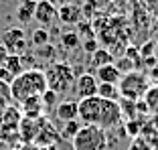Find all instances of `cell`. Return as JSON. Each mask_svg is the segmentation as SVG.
Masks as SVG:
<instances>
[{
	"mask_svg": "<svg viewBox=\"0 0 158 150\" xmlns=\"http://www.w3.org/2000/svg\"><path fill=\"white\" fill-rule=\"evenodd\" d=\"M152 49H154V43H146L140 53H142V57H148V55H152Z\"/></svg>",
	"mask_w": 158,
	"mask_h": 150,
	"instance_id": "obj_29",
	"label": "cell"
},
{
	"mask_svg": "<svg viewBox=\"0 0 158 150\" xmlns=\"http://www.w3.org/2000/svg\"><path fill=\"white\" fill-rule=\"evenodd\" d=\"M77 106H79L77 120L81 124L98 126L107 132L110 128L120 126V122H122L120 102H112V99H103L99 95H93V98L77 102Z\"/></svg>",
	"mask_w": 158,
	"mask_h": 150,
	"instance_id": "obj_1",
	"label": "cell"
},
{
	"mask_svg": "<svg viewBox=\"0 0 158 150\" xmlns=\"http://www.w3.org/2000/svg\"><path fill=\"white\" fill-rule=\"evenodd\" d=\"M79 128H81V122H79V120H71V122H65V124H63L61 134H63V138H67V140H73L75 134L79 132Z\"/></svg>",
	"mask_w": 158,
	"mask_h": 150,
	"instance_id": "obj_24",
	"label": "cell"
},
{
	"mask_svg": "<svg viewBox=\"0 0 158 150\" xmlns=\"http://www.w3.org/2000/svg\"><path fill=\"white\" fill-rule=\"evenodd\" d=\"M12 106V94H10V83L0 81V114L4 112L6 108Z\"/></svg>",
	"mask_w": 158,
	"mask_h": 150,
	"instance_id": "obj_20",
	"label": "cell"
},
{
	"mask_svg": "<svg viewBox=\"0 0 158 150\" xmlns=\"http://www.w3.org/2000/svg\"><path fill=\"white\" fill-rule=\"evenodd\" d=\"M57 142H59V134H57V130L53 128L51 122H47V120H45L33 144L39 146V148H45V150H47V148H53Z\"/></svg>",
	"mask_w": 158,
	"mask_h": 150,
	"instance_id": "obj_10",
	"label": "cell"
},
{
	"mask_svg": "<svg viewBox=\"0 0 158 150\" xmlns=\"http://www.w3.org/2000/svg\"><path fill=\"white\" fill-rule=\"evenodd\" d=\"M61 45L65 49H69V51H73V49H77L79 45H81V41H79V33H75V31H67V33L61 35Z\"/></svg>",
	"mask_w": 158,
	"mask_h": 150,
	"instance_id": "obj_21",
	"label": "cell"
},
{
	"mask_svg": "<svg viewBox=\"0 0 158 150\" xmlns=\"http://www.w3.org/2000/svg\"><path fill=\"white\" fill-rule=\"evenodd\" d=\"M43 122H45L43 118H37V120H33V118H23L20 124H19L20 140H23L24 144H33L37 134H39V130H41V126H43Z\"/></svg>",
	"mask_w": 158,
	"mask_h": 150,
	"instance_id": "obj_9",
	"label": "cell"
},
{
	"mask_svg": "<svg viewBox=\"0 0 158 150\" xmlns=\"http://www.w3.org/2000/svg\"><path fill=\"white\" fill-rule=\"evenodd\" d=\"M0 45L8 51V55H19V57H23L24 53H27V47H28L27 33H24L23 28H6L4 35H2Z\"/></svg>",
	"mask_w": 158,
	"mask_h": 150,
	"instance_id": "obj_6",
	"label": "cell"
},
{
	"mask_svg": "<svg viewBox=\"0 0 158 150\" xmlns=\"http://www.w3.org/2000/svg\"><path fill=\"white\" fill-rule=\"evenodd\" d=\"M12 79H14L12 75H10L4 67H0V81H4V83H12Z\"/></svg>",
	"mask_w": 158,
	"mask_h": 150,
	"instance_id": "obj_27",
	"label": "cell"
},
{
	"mask_svg": "<svg viewBox=\"0 0 158 150\" xmlns=\"http://www.w3.org/2000/svg\"><path fill=\"white\" fill-rule=\"evenodd\" d=\"M77 114H79V106L77 102L73 99H65V102H59L55 108V116L59 118L61 122H71V120H77Z\"/></svg>",
	"mask_w": 158,
	"mask_h": 150,
	"instance_id": "obj_13",
	"label": "cell"
},
{
	"mask_svg": "<svg viewBox=\"0 0 158 150\" xmlns=\"http://www.w3.org/2000/svg\"><path fill=\"white\" fill-rule=\"evenodd\" d=\"M33 19L37 20L43 28H49L57 19V6L53 4L51 0H41V2H37V6H35Z\"/></svg>",
	"mask_w": 158,
	"mask_h": 150,
	"instance_id": "obj_8",
	"label": "cell"
},
{
	"mask_svg": "<svg viewBox=\"0 0 158 150\" xmlns=\"http://www.w3.org/2000/svg\"><path fill=\"white\" fill-rule=\"evenodd\" d=\"M98 85H99V81L95 79V75H91V73L77 75V79H75V83H73L77 99L81 102V99H87V98L98 95Z\"/></svg>",
	"mask_w": 158,
	"mask_h": 150,
	"instance_id": "obj_7",
	"label": "cell"
},
{
	"mask_svg": "<svg viewBox=\"0 0 158 150\" xmlns=\"http://www.w3.org/2000/svg\"><path fill=\"white\" fill-rule=\"evenodd\" d=\"M73 150H107V132L98 126L81 124L79 132L71 140Z\"/></svg>",
	"mask_w": 158,
	"mask_h": 150,
	"instance_id": "obj_4",
	"label": "cell"
},
{
	"mask_svg": "<svg viewBox=\"0 0 158 150\" xmlns=\"http://www.w3.org/2000/svg\"><path fill=\"white\" fill-rule=\"evenodd\" d=\"M20 120H23V112H20L19 108H6L4 112L0 114V128L4 132H19V124Z\"/></svg>",
	"mask_w": 158,
	"mask_h": 150,
	"instance_id": "obj_11",
	"label": "cell"
},
{
	"mask_svg": "<svg viewBox=\"0 0 158 150\" xmlns=\"http://www.w3.org/2000/svg\"><path fill=\"white\" fill-rule=\"evenodd\" d=\"M120 77H122V73L118 71V67L114 65V63H110V65H103V67H99V69L95 71V79H98L99 83H112V85H118Z\"/></svg>",
	"mask_w": 158,
	"mask_h": 150,
	"instance_id": "obj_15",
	"label": "cell"
},
{
	"mask_svg": "<svg viewBox=\"0 0 158 150\" xmlns=\"http://www.w3.org/2000/svg\"><path fill=\"white\" fill-rule=\"evenodd\" d=\"M83 49H85L87 53H95V51H98V43L93 41V39H89V41H85Z\"/></svg>",
	"mask_w": 158,
	"mask_h": 150,
	"instance_id": "obj_28",
	"label": "cell"
},
{
	"mask_svg": "<svg viewBox=\"0 0 158 150\" xmlns=\"http://www.w3.org/2000/svg\"><path fill=\"white\" fill-rule=\"evenodd\" d=\"M47 89L49 87H47V77L43 69H24L10 83L12 102H16V103H23L31 98L43 95Z\"/></svg>",
	"mask_w": 158,
	"mask_h": 150,
	"instance_id": "obj_2",
	"label": "cell"
},
{
	"mask_svg": "<svg viewBox=\"0 0 158 150\" xmlns=\"http://www.w3.org/2000/svg\"><path fill=\"white\" fill-rule=\"evenodd\" d=\"M24 150H45V148H39L35 144H24Z\"/></svg>",
	"mask_w": 158,
	"mask_h": 150,
	"instance_id": "obj_32",
	"label": "cell"
},
{
	"mask_svg": "<svg viewBox=\"0 0 158 150\" xmlns=\"http://www.w3.org/2000/svg\"><path fill=\"white\" fill-rule=\"evenodd\" d=\"M35 57H39V59H55V47L43 45V47H39V51H35Z\"/></svg>",
	"mask_w": 158,
	"mask_h": 150,
	"instance_id": "obj_26",
	"label": "cell"
},
{
	"mask_svg": "<svg viewBox=\"0 0 158 150\" xmlns=\"http://www.w3.org/2000/svg\"><path fill=\"white\" fill-rule=\"evenodd\" d=\"M98 95L103 99H112V102H118L120 98V91H118V85L112 83H99L98 85Z\"/></svg>",
	"mask_w": 158,
	"mask_h": 150,
	"instance_id": "obj_19",
	"label": "cell"
},
{
	"mask_svg": "<svg viewBox=\"0 0 158 150\" xmlns=\"http://www.w3.org/2000/svg\"><path fill=\"white\" fill-rule=\"evenodd\" d=\"M4 67L6 71H8L12 77H16V75H20L24 71V65H23V57H19V55H8L6 57V61H4Z\"/></svg>",
	"mask_w": 158,
	"mask_h": 150,
	"instance_id": "obj_16",
	"label": "cell"
},
{
	"mask_svg": "<svg viewBox=\"0 0 158 150\" xmlns=\"http://www.w3.org/2000/svg\"><path fill=\"white\" fill-rule=\"evenodd\" d=\"M41 99H43V106H45V116H47V112H55L57 103H59V95H57L55 91L47 89L45 94L41 95Z\"/></svg>",
	"mask_w": 158,
	"mask_h": 150,
	"instance_id": "obj_22",
	"label": "cell"
},
{
	"mask_svg": "<svg viewBox=\"0 0 158 150\" xmlns=\"http://www.w3.org/2000/svg\"><path fill=\"white\" fill-rule=\"evenodd\" d=\"M31 43H33L35 47H43V45H49V28H37V31H33V35H31Z\"/></svg>",
	"mask_w": 158,
	"mask_h": 150,
	"instance_id": "obj_23",
	"label": "cell"
},
{
	"mask_svg": "<svg viewBox=\"0 0 158 150\" xmlns=\"http://www.w3.org/2000/svg\"><path fill=\"white\" fill-rule=\"evenodd\" d=\"M35 2H41V0H35Z\"/></svg>",
	"mask_w": 158,
	"mask_h": 150,
	"instance_id": "obj_33",
	"label": "cell"
},
{
	"mask_svg": "<svg viewBox=\"0 0 158 150\" xmlns=\"http://www.w3.org/2000/svg\"><path fill=\"white\" fill-rule=\"evenodd\" d=\"M6 57H8V51H6L2 45H0V67L4 65V61H6Z\"/></svg>",
	"mask_w": 158,
	"mask_h": 150,
	"instance_id": "obj_30",
	"label": "cell"
},
{
	"mask_svg": "<svg viewBox=\"0 0 158 150\" xmlns=\"http://www.w3.org/2000/svg\"><path fill=\"white\" fill-rule=\"evenodd\" d=\"M12 150H19V148H12Z\"/></svg>",
	"mask_w": 158,
	"mask_h": 150,
	"instance_id": "obj_34",
	"label": "cell"
},
{
	"mask_svg": "<svg viewBox=\"0 0 158 150\" xmlns=\"http://www.w3.org/2000/svg\"><path fill=\"white\" fill-rule=\"evenodd\" d=\"M114 65L118 67V71H120L122 75H126V73H130V71H134L136 69V63L132 61V59H128V57H122L118 63H114Z\"/></svg>",
	"mask_w": 158,
	"mask_h": 150,
	"instance_id": "obj_25",
	"label": "cell"
},
{
	"mask_svg": "<svg viewBox=\"0 0 158 150\" xmlns=\"http://www.w3.org/2000/svg\"><path fill=\"white\" fill-rule=\"evenodd\" d=\"M110 63H114V55L107 49H98L95 53H91V65L93 67H103V65H110Z\"/></svg>",
	"mask_w": 158,
	"mask_h": 150,
	"instance_id": "obj_17",
	"label": "cell"
},
{
	"mask_svg": "<svg viewBox=\"0 0 158 150\" xmlns=\"http://www.w3.org/2000/svg\"><path fill=\"white\" fill-rule=\"evenodd\" d=\"M81 14H83V10L79 8V4H73V2L57 8V19L65 24H79L81 23Z\"/></svg>",
	"mask_w": 158,
	"mask_h": 150,
	"instance_id": "obj_12",
	"label": "cell"
},
{
	"mask_svg": "<svg viewBox=\"0 0 158 150\" xmlns=\"http://www.w3.org/2000/svg\"><path fill=\"white\" fill-rule=\"evenodd\" d=\"M20 2H23V4L16 8V16H19L23 23H28L31 16H33V12H35L37 2H35V0H20Z\"/></svg>",
	"mask_w": 158,
	"mask_h": 150,
	"instance_id": "obj_18",
	"label": "cell"
},
{
	"mask_svg": "<svg viewBox=\"0 0 158 150\" xmlns=\"http://www.w3.org/2000/svg\"><path fill=\"white\" fill-rule=\"evenodd\" d=\"M150 89V83L146 79L144 73H140V71H130V73H126L120 77L118 81V91L124 99H130V102H136V99L144 98L148 94Z\"/></svg>",
	"mask_w": 158,
	"mask_h": 150,
	"instance_id": "obj_5",
	"label": "cell"
},
{
	"mask_svg": "<svg viewBox=\"0 0 158 150\" xmlns=\"http://www.w3.org/2000/svg\"><path fill=\"white\" fill-rule=\"evenodd\" d=\"M45 71V77H47V87L55 91L57 95L61 94H67L71 87H73L77 75H75L73 67L69 63H51Z\"/></svg>",
	"mask_w": 158,
	"mask_h": 150,
	"instance_id": "obj_3",
	"label": "cell"
},
{
	"mask_svg": "<svg viewBox=\"0 0 158 150\" xmlns=\"http://www.w3.org/2000/svg\"><path fill=\"white\" fill-rule=\"evenodd\" d=\"M20 112H23L24 118H33V120L43 118V116H45V106H43L41 95H37V98H31V99H27V102H23V103H20Z\"/></svg>",
	"mask_w": 158,
	"mask_h": 150,
	"instance_id": "obj_14",
	"label": "cell"
},
{
	"mask_svg": "<svg viewBox=\"0 0 158 150\" xmlns=\"http://www.w3.org/2000/svg\"><path fill=\"white\" fill-rule=\"evenodd\" d=\"M51 2H53L55 6H65V4H71L73 0H51Z\"/></svg>",
	"mask_w": 158,
	"mask_h": 150,
	"instance_id": "obj_31",
	"label": "cell"
}]
</instances>
